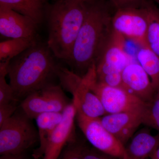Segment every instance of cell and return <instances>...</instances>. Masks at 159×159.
<instances>
[{
    "mask_svg": "<svg viewBox=\"0 0 159 159\" xmlns=\"http://www.w3.org/2000/svg\"><path fill=\"white\" fill-rule=\"evenodd\" d=\"M105 0L88 3L84 21L67 62L72 70L83 77L96 66L97 59L112 32V19L115 11Z\"/></svg>",
    "mask_w": 159,
    "mask_h": 159,
    "instance_id": "cell-1",
    "label": "cell"
},
{
    "mask_svg": "<svg viewBox=\"0 0 159 159\" xmlns=\"http://www.w3.org/2000/svg\"><path fill=\"white\" fill-rule=\"evenodd\" d=\"M48 44L36 42L11 60L8 68L10 84L16 99L48 85V80L56 74L58 66Z\"/></svg>",
    "mask_w": 159,
    "mask_h": 159,
    "instance_id": "cell-2",
    "label": "cell"
},
{
    "mask_svg": "<svg viewBox=\"0 0 159 159\" xmlns=\"http://www.w3.org/2000/svg\"><path fill=\"white\" fill-rule=\"evenodd\" d=\"M89 2L57 0L48 12V45L55 57L67 61L84 21Z\"/></svg>",
    "mask_w": 159,
    "mask_h": 159,
    "instance_id": "cell-3",
    "label": "cell"
},
{
    "mask_svg": "<svg viewBox=\"0 0 159 159\" xmlns=\"http://www.w3.org/2000/svg\"><path fill=\"white\" fill-rule=\"evenodd\" d=\"M31 119L21 110L0 125L1 155L24 154L39 140Z\"/></svg>",
    "mask_w": 159,
    "mask_h": 159,
    "instance_id": "cell-4",
    "label": "cell"
},
{
    "mask_svg": "<svg viewBox=\"0 0 159 159\" xmlns=\"http://www.w3.org/2000/svg\"><path fill=\"white\" fill-rule=\"evenodd\" d=\"M90 88L99 97L107 114L142 110L144 102L122 88L113 87L99 82L96 66L84 76Z\"/></svg>",
    "mask_w": 159,
    "mask_h": 159,
    "instance_id": "cell-5",
    "label": "cell"
},
{
    "mask_svg": "<svg viewBox=\"0 0 159 159\" xmlns=\"http://www.w3.org/2000/svg\"><path fill=\"white\" fill-rule=\"evenodd\" d=\"M61 86L73 95L77 113L91 118H99L107 113L99 100L83 77L69 70L59 75Z\"/></svg>",
    "mask_w": 159,
    "mask_h": 159,
    "instance_id": "cell-6",
    "label": "cell"
},
{
    "mask_svg": "<svg viewBox=\"0 0 159 159\" xmlns=\"http://www.w3.org/2000/svg\"><path fill=\"white\" fill-rule=\"evenodd\" d=\"M77 123L94 148L116 158L124 159L125 146L105 128L99 118H89L77 113Z\"/></svg>",
    "mask_w": 159,
    "mask_h": 159,
    "instance_id": "cell-7",
    "label": "cell"
},
{
    "mask_svg": "<svg viewBox=\"0 0 159 159\" xmlns=\"http://www.w3.org/2000/svg\"><path fill=\"white\" fill-rule=\"evenodd\" d=\"M148 23V13L144 6L116 9L112 19L114 30L140 47L147 46Z\"/></svg>",
    "mask_w": 159,
    "mask_h": 159,
    "instance_id": "cell-8",
    "label": "cell"
},
{
    "mask_svg": "<svg viewBox=\"0 0 159 159\" xmlns=\"http://www.w3.org/2000/svg\"><path fill=\"white\" fill-rule=\"evenodd\" d=\"M68 104L60 86L48 84L28 95L20 107L29 118L33 119L44 113L62 112Z\"/></svg>",
    "mask_w": 159,
    "mask_h": 159,
    "instance_id": "cell-9",
    "label": "cell"
},
{
    "mask_svg": "<svg viewBox=\"0 0 159 159\" xmlns=\"http://www.w3.org/2000/svg\"><path fill=\"white\" fill-rule=\"evenodd\" d=\"M125 39L113 30L96 64L97 76L121 72L133 61L125 50Z\"/></svg>",
    "mask_w": 159,
    "mask_h": 159,
    "instance_id": "cell-10",
    "label": "cell"
},
{
    "mask_svg": "<svg viewBox=\"0 0 159 159\" xmlns=\"http://www.w3.org/2000/svg\"><path fill=\"white\" fill-rule=\"evenodd\" d=\"M63 118L50 137L43 159H58L70 141L74 139V121L77 111L73 102L63 111Z\"/></svg>",
    "mask_w": 159,
    "mask_h": 159,
    "instance_id": "cell-11",
    "label": "cell"
},
{
    "mask_svg": "<svg viewBox=\"0 0 159 159\" xmlns=\"http://www.w3.org/2000/svg\"><path fill=\"white\" fill-rule=\"evenodd\" d=\"M38 25L31 18L0 6V33L2 36L36 39Z\"/></svg>",
    "mask_w": 159,
    "mask_h": 159,
    "instance_id": "cell-12",
    "label": "cell"
},
{
    "mask_svg": "<svg viewBox=\"0 0 159 159\" xmlns=\"http://www.w3.org/2000/svg\"><path fill=\"white\" fill-rule=\"evenodd\" d=\"M141 111L107 114L99 118L103 126L125 146L142 124Z\"/></svg>",
    "mask_w": 159,
    "mask_h": 159,
    "instance_id": "cell-13",
    "label": "cell"
},
{
    "mask_svg": "<svg viewBox=\"0 0 159 159\" xmlns=\"http://www.w3.org/2000/svg\"><path fill=\"white\" fill-rule=\"evenodd\" d=\"M123 88L144 102L155 97V90L148 74L140 64L132 61L122 72Z\"/></svg>",
    "mask_w": 159,
    "mask_h": 159,
    "instance_id": "cell-14",
    "label": "cell"
},
{
    "mask_svg": "<svg viewBox=\"0 0 159 159\" xmlns=\"http://www.w3.org/2000/svg\"><path fill=\"white\" fill-rule=\"evenodd\" d=\"M126 147L124 159H146L151 157L159 146V134L153 135L147 128L135 133Z\"/></svg>",
    "mask_w": 159,
    "mask_h": 159,
    "instance_id": "cell-15",
    "label": "cell"
},
{
    "mask_svg": "<svg viewBox=\"0 0 159 159\" xmlns=\"http://www.w3.org/2000/svg\"><path fill=\"white\" fill-rule=\"evenodd\" d=\"M63 113L49 112L41 114L36 118L39 146L34 152L33 156L36 159L43 157L46 145L50 137L62 120Z\"/></svg>",
    "mask_w": 159,
    "mask_h": 159,
    "instance_id": "cell-16",
    "label": "cell"
},
{
    "mask_svg": "<svg viewBox=\"0 0 159 159\" xmlns=\"http://www.w3.org/2000/svg\"><path fill=\"white\" fill-rule=\"evenodd\" d=\"M47 0H0V6L31 18L38 25L42 21Z\"/></svg>",
    "mask_w": 159,
    "mask_h": 159,
    "instance_id": "cell-17",
    "label": "cell"
},
{
    "mask_svg": "<svg viewBox=\"0 0 159 159\" xmlns=\"http://www.w3.org/2000/svg\"><path fill=\"white\" fill-rule=\"evenodd\" d=\"M137 61L142 66L151 80L157 92L159 88V56L147 46L140 47L136 54Z\"/></svg>",
    "mask_w": 159,
    "mask_h": 159,
    "instance_id": "cell-18",
    "label": "cell"
},
{
    "mask_svg": "<svg viewBox=\"0 0 159 159\" xmlns=\"http://www.w3.org/2000/svg\"><path fill=\"white\" fill-rule=\"evenodd\" d=\"M148 16L146 45L159 56V10L153 3L147 0L143 5Z\"/></svg>",
    "mask_w": 159,
    "mask_h": 159,
    "instance_id": "cell-19",
    "label": "cell"
},
{
    "mask_svg": "<svg viewBox=\"0 0 159 159\" xmlns=\"http://www.w3.org/2000/svg\"><path fill=\"white\" fill-rule=\"evenodd\" d=\"M37 41L36 39L16 38L0 43V61L9 64L11 60L29 48Z\"/></svg>",
    "mask_w": 159,
    "mask_h": 159,
    "instance_id": "cell-20",
    "label": "cell"
},
{
    "mask_svg": "<svg viewBox=\"0 0 159 159\" xmlns=\"http://www.w3.org/2000/svg\"><path fill=\"white\" fill-rule=\"evenodd\" d=\"M142 124L153 129L159 134V99L144 102L141 112Z\"/></svg>",
    "mask_w": 159,
    "mask_h": 159,
    "instance_id": "cell-21",
    "label": "cell"
},
{
    "mask_svg": "<svg viewBox=\"0 0 159 159\" xmlns=\"http://www.w3.org/2000/svg\"><path fill=\"white\" fill-rule=\"evenodd\" d=\"M8 68L7 66L0 64V105L17 100L11 86L6 81Z\"/></svg>",
    "mask_w": 159,
    "mask_h": 159,
    "instance_id": "cell-22",
    "label": "cell"
},
{
    "mask_svg": "<svg viewBox=\"0 0 159 159\" xmlns=\"http://www.w3.org/2000/svg\"><path fill=\"white\" fill-rule=\"evenodd\" d=\"M84 147L74 138L67 144L58 159H83Z\"/></svg>",
    "mask_w": 159,
    "mask_h": 159,
    "instance_id": "cell-23",
    "label": "cell"
},
{
    "mask_svg": "<svg viewBox=\"0 0 159 159\" xmlns=\"http://www.w3.org/2000/svg\"><path fill=\"white\" fill-rule=\"evenodd\" d=\"M97 79L99 82L105 85L124 89L121 72H114L101 76H97Z\"/></svg>",
    "mask_w": 159,
    "mask_h": 159,
    "instance_id": "cell-24",
    "label": "cell"
},
{
    "mask_svg": "<svg viewBox=\"0 0 159 159\" xmlns=\"http://www.w3.org/2000/svg\"><path fill=\"white\" fill-rule=\"evenodd\" d=\"M16 101L0 105V125L10 118L16 112Z\"/></svg>",
    "mask_w": 159,
    "mask_h": 159,
    "instance_id": "cell-25",
    "label": "cell"
},
{
    "mask_svg": "<svg viewBox=\"0 0 159 159\" xmlns=\"http://www.w3.org/2000/svg\"><path fill=\"white\" fill-rule=\"evenodd\" d=\"M147 0H116L114 4L116 9L120 8H140Z\"/></svg>",
    "mask_w": 159,
    "mask_h": 159,
    "instance_id": "cell-26",
    "label": "cell"
},
{
    "mask_svg": "<svg viewBox=\"0 0 159 159\" xmlns=\"http://www.w3.org/2000/svg\"><path fill=\"white\" fill-rule=\"evenodd\" d=\"M83 159H111V156L100 152L97 149L84 147L82 151Z\"/></svg>",
    "mask_w": 159,
    "mask_h": 159,
    "instance_id": "cell-27",
    "label": "cell"
},
{
    "mask_svg": "<svg viewBox=\"0 0 159 159\" xmlns=\"http://www.w3.org/2000/svg\"><path fill=\"white\" fill-rule=\"evenodd\" d=\"M24 154L2 155L0 159H24Z\"/></svg>",
    "mask_w": 159,
    "mask_h": 159,
    "instance_id": "cell-28",
    "label": "cell"
},
{
    "mask_svg": "<svg viewBox=\"0 0 159 159\" xmlns=\"http://www.w3.org/2000/svg\"><path fill=\"white\" fill-rule=\"evenodd\" d=\"M152 159H159V146L151 157Z\"/></svg>",
    "mask_w": 159,
    "mask_h": 159,
    "instance_id": "cell-29",
    "label": "cell"
},
{
    "mask_svg": "<svg viewBox=\"0 0 159 159\" xmlns=\"http://www.w3.org/2000/svg\"><path fill=\"white\" fill-rule=\"evenodd\" d=\"M155 97L159 99V88L157 90L156 93Z\"/></svg>",
    "mask_w": 159,
    "mask_h": 159,
    "instance_id": "cell-30",
    "label": "cell"
},
{
    "mask_svg": "<svg viewBox=\"0 0 159 159\" xmlns=\"http://www.w3.org/2000/svg\"><path fill=\"white\" fill-rule=\"evenodd\" d=\"M80 1H83V2H92L93 0H80Z\"/></svg>",
    "mask_w": 159,
    "mask_h": 159,
    "instance_id": "cell-31",
    "label": "cell"
},
{
    "mask_svg": "<svg viewBox=\"0 0 159 159\" xmlns=\"http://www.w3.org/2000/svg\"><path fill=\"white\" fill-rule=\"evenodd\" d=\"M108 1H110V2H111L114 5V3H115V2L116 0H108Z\"/></svg>",
    "mask_w": 159,
    "mask_h": 159,
    "instance_id": "cell-32",
    "label": "cell"
},
{
    "mask_svg": "<svg viewBox=\"0 0 159 159\" xmlns=\"http://www.w3.org/2000/svg\"><path fill=\"white\" fill-rule=\"evenodd\" d=\"M153 1H154V2H157L158 4H159V0H153Z\"/></svg>",
    "mask_w": 159,
    "mask_h": 159,
    "instance_id": "cell-33",
    "label": "cell"
}]
</instances>
